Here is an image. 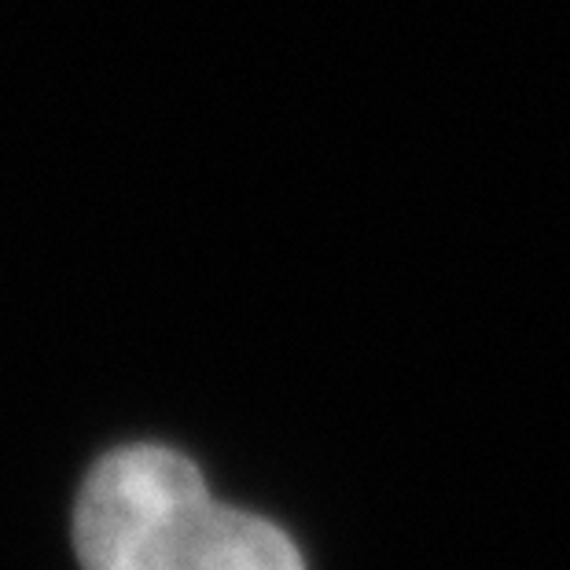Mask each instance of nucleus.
<instances>
[{
	"mask_svg": "<svg viewBox=\"0 0 570 570\" xmlns=\"http://www.w3.org/2000/svg\"><path fill=\"white\" fill-rule=\"evenodd\" d=\"M75 541L85 570H306L284 530L217 504L163 445L115 449L89 471Z\"/></svg>",
	"mask_w": 570,
	"mask_h": 570,
	"instance_id": "f257e3e1",
	"label": "nucleus"
}]
</instances>
